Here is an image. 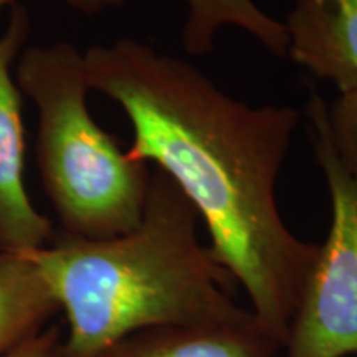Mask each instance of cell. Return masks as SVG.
Segmentation results:
<instances>
[{"label": "cell", "mask_w": 357, "mask_h": 357, "mask_svg": "<svg viewBox=\"0 0 357 357\" xmlns=\"http://www.w3.org/2000/svg\"><path fill=\"white\" fill-rule=\"evenodd\" d=\"M84 61L89 91L131 123L128 158L181 187L207 225L213 258L283 349L319 250L289 231L275 195L300 113L236 101L195 66L137 40L89 47Z\"/></svg>", "instance_id": "cell-1"}, {"label": "cell", "mask_w": 357, "mask_h": 357, "mask_svg": "<svg viewBox=\"0 0 357 357\" xmlns=\"http://www.w3.org/2000/svg\"><path fill=\"white\" fill-rule=\"evenodd\" d=\"M197 220L181 187L154 169L136 229L105 240L60 235L29 253L65 312L63 357H95L159 326H230L253 318L234 300V276L200 245Z\"/></svg>", "instance_id": "cell-2"}, {"label": "cell", "mask_w": 357, "mask_h": 357, "mask_svg": "<svg viewBox=\"0 0 357 357\" xmlns=\"http://www.w3.org/2000/svg\"><path fill=\"white\" fill-rule=\"evenodd\" d=\"M13 75L37 108L35 159L61 235L105 240L136 229L151 172L93 119L84 53L68 42L29 47Z\"/></svg>", "instance_id": "cell-3"}, {"label": "cell", "mask_w": 357, "mask_h": 357, "mask_svg": "<svg viewBox=\"0 0 357 357\" xmlns=\"http://www.w3.org/2000/svg\"><path fill=\"white\" fill-rule=\"evenodd\" d=\"M310 139L331 199V225L319 245L300 303L289 323L287 357L357 354V189L326 123V101L312 91L306 105Z\"/></svg>", "instance_id": "cell-4"}, {"label": "cell", "mask_w": 357, "mask_h": 357, "mask_svg": "<svg viewBox=\"0 0 357 357\" xmlns=\"http://www.w3.org/2000/svg\"><path fill=\"white\" fill-rule=\"evenodd\" d=\"M30 35V15L13 3L0 35V252L33 253L53 240L52 220L37 211L24 181L25 131L15 63Z\"/></svg>", "instance_id": "cell-5"}, {"label": "cell", "mask_w": 357, "mask_h": 357, "mask_svg": "<svg viewBox=\"0 0 357 357\" xmlns=\"http://www.w3.org/2000/svg\"><path fill=\"white\" fill-rule=\"evenodd\" d=\"M284 26L294 63L341 95L357 91V0H296Z\"/></svg>", "instance_id": "cell-6"}, {"label": "cell", "mask_w": 357, "mask_h": 357, "mask_svg": "<svg viewBox=\"0 0 357 357\" xmlns=\"http://www.w3.org/2000/svg\"><path fill=\"white\" fill-rule=\"evenodd\" d=\"M255 316L230 326H159L119 339L95 357H278Z\"/></svg>", "instance_id": "cell-7"}, {"label": "cell", "mask_w": 357, "mask_h": 357, "mask_svg": "<svg viewBox=\"0 0 357 357\" xmlns=\"http://www.w3.org/2000/svg\"><path fill=\"white\" fill-rule=\"evenodd\" d=\"M60 306L29 253L0 252V357L43 331Z\"/></svg>", "instance_id": "cell-8"}, {"label": "cell", "mask_w": 357, "mask_h": 357, "mask_svg": "<svg viewBox=\"0 0 357 357\" xmlns=\"http://www.w3.org/2000/svg\"><path fill=\"white\" fill-rule=\"evenodd\" d=\"M187 6V20L182 30V45L190 55H205L222 26L235 25L278 56H287V26L266 15L253 0H182Z\"/></svg>", "instance_id": "cell-9"}, {"label": "cell", "mask_w": 357, "mask_h": 357, "mask_svg": "<svg viewBox=\"0 0 357 357\" xmlns=\"http://www.w3.org/2000/svg\"><path fill=\"white\" fill-rule=\"evenodd\" d=\"M326 123L339 162L357 189V91L326 102Z\"/></svg>", "instance_id": "cell-10"}, {"label": "cell", "mask_w": 357, "mask_h": 357, "mask_svg": "<svg viewBox=\"0 0 357 357\" xmlns=\"http://www.w3.org/2000/svg\"><path fill=\"white\" fill-rule=\"evenodd\" d=\"M2 357H63V339L56 328L43 329Z\"/></svg>", "instance_id": "cell-11"}, {"label": "cell", "mask_w": 357, "mask_h": 357, "mask_svg": "<svg viewBox=\"0 0 357 357\" xmlns=\"http://www.w3.org/2000/svg\"><path fill=\"white\" fill-rule=\"evenodd\" d=\"M75 10L84 13V15H96L111 8H119L126 3V0H65Z\"/></svg>", "instance_id": "cell-12"}, {"label": "cell", "mask_w": 357, "mask_h": 357, "mask_svg": "<svg viewBox=\"0 0 357 357\" xmlns=\"http://www.w3.org/2000/svg\"><path fill=\"white\" fill-rule=\"evenodd\" d=\"M17 0H0V8H2L3 6H13Z\"/></svg>", "instance_id": "cell-13"}]
</instances>
